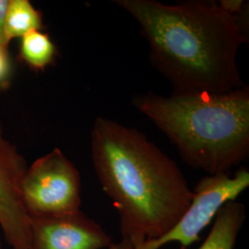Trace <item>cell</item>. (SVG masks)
Listing matches in <instances>:
<instances>
[{"mask_svg": "<svg viewBox=\"0 0 249 249\" xmlns=\"http://www.w3.org/2000/svg\"><path fill=\"white\" fill-rule=\"evenodd\" d=\"M139 23L152 65L174 93H224L246 84L237 54L248 42L235 16L218 4L186 1L115 0Z\"/></svg>", "mask_w": 249, "mask_h": 249, "instance_id": "cell-1", "label": "cell"}, {"mask_svg": "<svg viewBox=\"0 0 249 249\" xmlns=\"http://www.w3.org/2000/svg\"><path fill=\"white\" fill-rule=\"evenodd\" d=\"M90 148L99 182L118 213L122 239L133 249L163 236L178 223L193 190L177 162L144 134L99 116Z\"/></svg>", "mask_w": 249, "mask_h": 249, "instance_id": "cell-2", "label": "cell"}, {"mask_svg": "<svg viewBox=\"0 0 249 249\" xmlns=\"http://www.w3.org/2000/svg\"><path fill=\"white\" fill-rule=\"evenodd\" d=\"M133 105L169 138L185 162L209 176L226 174L249 157L247 85L224 93H144Z\"/></svg>", "mask_w": 249, "mask_h": 249, "instance_id": "cell-3", "label": "cell"}, {"mask_svg": "<svg viewBox=\"0 0 249 249\" xmlns=\"http://www.w3.org/2000/svg\"><path fill=\"white\" fill-rule=\"evenodd\" d=\"M80 173L63 151L54 148L36 159L21 182V196L30 216H59L80 211Z\"/></svg>", "mask_w": 249, "mask_h": 249, "instance_id": "cell-4", "label": "cell"}, {"mask_svg": "<svg viewBox=\"0 0 249 249\" xmlns=\"http://www.w3.org/2000/svg\"><path fill=\"white\" fill-rule=\"evenodd\" d=\"M249 187V172L241 167L233 177L227 174L206 176L193 190V197L185 213L167 233L145 242L139 249H160L169 243H178L182 249L200 240V233L213 220L219 210L233 201Z\"/></svg>", "mask_w": 249, "mask_h": 249, "instance_id": "cell-5", "label": "cell"}, {"mask_svg": "<svg viewBox=\"0 0 249 249\" xmlns=\"http://www.w3.org/2000/svg\"><path fill=\"white\" fill-rule=\"evenodd\" d=\"M27 168L25 158L0 126V230L11 249H27L29 243L30 215L21 196Z\"/></svg>", "mask_w": 249, "mask_h": 249, "instance_id": "cell-6", "label": "cell"}, {"mask_svg": "<svg viewBox=\"0 0 249 249\" xmlns=\"http://www.w3.org/2000/svg\"><path fill=\"white\" fill-rule=\"evenodd\" d=\"M114 242L80 210L59 216H30L27 249H108Z\"/></svg>", "mask_w": 249, "mask_h": 249, "instance_id": "cell-7", "label": "cell"}, {"mask_svg": "<svg viewBox=\"0 0 249 249\" xmlns=\"http://www.w3.org/2000/svg\"><path fill=\"white\" fill-rule=\"evenodd\" d=\"M213 226L198 249H234L247 220L246 207L236 200L223 205L215 216Z\"/></svg>", "mask_w": 249, "mask_h": 249, "instance_id": "cell-8", "label": "cell"}, {"mask_svg": "<svg viewBox=\"0 0 249 249\" xmlns=\"http://www.w3.org/2000/svg\"><path fill=\"white\" fill-rule=\"evenodd\" d=\"M43 28L42 12L29 0H9L4 24V35L9 45L14 38H21Z\"/></svg>", "mask_w": 249, "mask_h": 249, "instance_id": "cell-9", "label": "cell"}, {"mask_svg": "<svg viewBox=\"0 0 249 249\" xmlns=\"http://www.w3.org/2000/svg\"><path fill=\"white\" fill-rule=\"evenodd\" d=\"M57 56V47L47 34L34 31L20 38L18 57L34 71H45Z\"/></svg>", "mask_w": 249, "mask_h": 249, "instance_id": "cell-10", "label": "cell"}, {"mask_svg": "<svg viewBox=\"0 0 249 249\" xmlns=\"http://www.w3.org/2000/svg\"><path fill=\"white\" fill-rule=\"evenodd\" d=\"M9 48L0 46V86L7 84L11 73V62L9 59Z\"/></svg>", "mask_w": 249, "mask_h": 249, "instance_id": "cell-11", "label": "cell"}, {"mask_svg": "<svg viewBox=\"0 0 249 249\" xmlns=\"http://www.w3.org/2000/svg\"><path fill=\"white\" fill-rule=\"evenodd\" d=\"M218 5L221 7V9L232 16L238 15L247 7H249V5L243 0H222Z\"/></svg>", "mask_w": 249, "mask_h": 249, "instance_id": "cell-12", "label": "cell"}, {"mask_svg": "<svg viewBox=\"0 0 249 249\" xmlns=\"http://www.w3.org/2000/svg\"><path fill=\"white\" fill-rule=\"evenodd\" d=\"M9 5V0H0V46L9 48V44L6 41L4 35V24L6 11Z\"/></svg>", "mask_w": 249, "mask_h": 249, "instance_id": "cell-13", "label": "cell"}, {"mask_svg": "<svg viewBox=\"0 0 249 249\" xmlns=\"http://www.w3.org/2000/svg\"><path fill=\"white\" fill-rule=\"evenodd\" d=\"M108 249H133V246L129 241L121 239L118 243H114Z\"/></svg>", "mask_w": 249, "mask_h": 249, "instance_id": "cell-14", "label": "cell"}, {"mask_svg": "<svg viewBox=\"0 0 249 249\" xmlns=\"http://www.w3.org/2000/svg\"><path fill=\"white\" fill-rule=\"evenodd\" d=\"M0 249H4L3 243H2V238H1V233H0Z\"/></svg>", "mask_w": 249, "mask_h": 249, "instance_id": "cell-15", "label": "cell"}]
</instances>
